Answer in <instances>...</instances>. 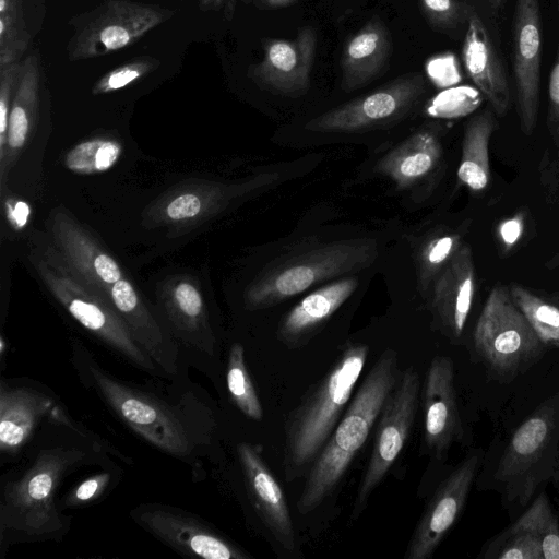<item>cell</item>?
<instances>
[{
  "label": "cell",
  "instance_id": "obj_17",
  "mask_svg": "<svg viewBox=\"0 0 559 559\" xmlns=\"http://www.w3.org/2000/svg\"><path fill=\"white\" fill-rule=\"evenodd\" d=\"M425 444L441 459L451 444L462 437L454 383V365L450 357L436 356L426 373L423 394Z\"/></svg>",
  "mask_w": 559,
  "mask_h": 559
},
{
  "label": "cell",
  "instance_id": "obj_16",
  "mask_svg": "<svg viewBox=\"0 0 559 559\" xmlns=\"http://www.w3.org/2000/svg\"><path fill=\"white\" fill-rule=\"evenodd\" d=\"M51 218L56 247L68 265L87 286L108 300L110 286L123 277L118 262L64 212H55Z\"/></svg>",
  "mask_w": 559,
  "mask_h": 559
},
{
  "label": "cell",
  "instance_id": "obj_1",
  "mask_svg": "<svg viewBox=\"0 0 559 559\" xmlns=\"http://www.w3.org/2000/svg\"><path fill=\"white\" fill-rule=\"evenodd\" d=\"M400 374L397 354L393 349L384 350L310 466L297 500L301 515L316 510L338 486L378 421Z\"/></svg>",
  "mask_w": 559,
  "mask_h": 559
},
{
  "label": "cell",
  "instance_id": "obj_10",
  "mask_svg": "<svg viewBox=\"0 0 559 559\" xmlns=\"http://www.w3.org/2000/svg\"><path fill=\"white\" fill-rule=\"evenodd\" d=\"M173 13L154 4L108 0L88 15L70 43L71 59H84L124 48Z\"/></svg>",
  "mask_w": 559,
  "mask_h": 559
},
{
  "label": "cell",
  "instance_id": "obj_26",
  "mask_svg": "<svg viewBox=\"0 0 559 559\" xmlns=\"http://www.w3.org/2000/svg\"><path fill=\"white\" fill-rule=\"evenodd\" d=\"M496 128L491 108L473 116L465 126L457 178L473 192L484 191L490 182L489 143Z\"/></svg>",
  "mask_w": 559,
  "mask_h": 559
},
{
  "label": "cell",
  "instance_id": "obj_13",
  "mask_svg": "<svg viewBox=\"0 0 559 559\" xmlns=\"http://www.w3.org/2000/svg\"><path fill=\"white\" fill-rule=\"evenodd\" d=\"M263 58L250 68L260 86L273 93L300 96L308 92L317 48L313 27H300L293 39L265 38Z\"/></svg>",
  "mask_w": 559,
  "mask_h": 559
},
{
  "label": "cell",
  "instance_id": "obj_2",
  "mask_svg": "<svg viewBox=\"0 0 559 559\" xmlns=\"http://www.w3.org/2000/svg\"><path fill=\"white\" fill-rule=\"evenodd\" d=\"M369 354L365 344L346 346L326 374L306 394L285 425L283 467L288 481L309 471L323 449L360 378Z\"/></svg>",
  "mask_w": 559,
  "mask_h": 559
},
{
  "label": "cell",
  "instance_id": "obj_51",
  "mask_svg": "<svg viewBox=\"0 0 559 559\" xmlns=\"http://www.w3.org/2000/svg\"><path fill=\"white\" fill-rule=\"evenodd\" d=\"M556 3H557L558 21H559V0H556Z\"/></svg>",
  "mask_w": 559,
  "mask_h": 559
},
{
  "label": "cell",
  "instance_id": "obj_33",
  "mask_svg": "<svg viewBox=\"0 0 559 559\" xmlns=\"http://www.w3.org/2000/svg\"><path fill=\"white\" fill-rule=\"evenodd\" d=\"M121 154V145L108 139H93L73 147L66 156L67 167L79 174L105 171Z\"/></svg>",
  "mask_w": 559,
  "mask_h": 559
},
{
  "label": "cell",
  "instance_id": "obj_14",
  "mask_svg": "<svg viewBox=\"0 0 559 559\" xmlns=\"http://www.w3.org/2000/svg\"><path fill=\"white\" fill-rule=\"evenodd\" d=\"M478 464L477 454L468 455L439 486L414 530L406 548V559H428L432 556L460 516Z\"/></svg>",
  "mask_w": 559,
  "mask_h": 559
},
{
  "label": "cell",
  "instance_id": "obj_32",
  "mask_svg": "<svg viewBox=\"0 0 559 559\" xmlns=\"http://www.w3.org/2000/svg\"><path fill=\"white\" fill-rule=\"evenodd\" d=\"M533 533L542 544L544 559H559V525L547 496L542 492L514 522Z\"/></svg>",
  "mask_w": 559,
  "mask_h": 559
},
{
  "label": "cell",
  "instance_id": "obj_49",
  "mask_svg": "<svg viewBox=\"0 0 559 559\" xmlns=\"http://www.w3.org/2000/svg\"><path fill=\"white\" fill-rule=\"evenodd\" d=\"M546 265H547L548 269H551V270L557 269V270H559V253H557L556 255L550 258Z\"/></svg>",
  "mask_w": 559,
  "mask_h": 559
},
{
  "label": "cell",
  "instance_id": "obj_5",
  "mask_svg": "<svg viewBox=\"0 0 559 559\" xmlns=\"http://www.w3.org/2000/svg\"><path fill=\"white\" fill-rule=\"evenodd\" d=\"M377 257L370 239L322 245L270 267L246 292L250 308H264L298 295L316 284L357 272Z\"/></svg>",
  "mask_w": 559,
  "mask_h": 559
},
{
  "label": "cell",
  "instance_id": "obj_31",
  "mask_svg": "<svg viewBox=\"0 0 559 559\" xmlns=\"http://www.w3.org/2000/svg\"><path fill=\"white\" fill-rule=\"evenodd\" d=\"M27 45L22 0H0V68L20 61Z\"/></svg>",
  "mask_w": 559,
  "mask_h": 559
},
{
  "label": "cell",
  "instance_id": "obj_39",
  "mask_svg": "<svg viewBox=\"0 0 559 559\" xmlns=\"http://www.w3.org/2000/svg\"><path fill=\"white\" fill-rule=\"evenodd\" d=\"M156 64V60L151 58L132 60L104 75L94 86V93L121 88L154 69Z\"/></svg>",
  "mask_w": 559,
  "mask_h": 559
},
{
  "label": "cell",
  "instance_id": "obj_4",
  "mask_svg": "<svg viewBox=\"0 0 559 559\" xmlns=\"http://www.w3.org/2000/svg\"><path fill=\"white\" fill-rule=\"evenodd\" d=\"M84 456L85 453L75 448L41 450L35 461L3 488L1 533L8 530L34 536L60 534L63 521L55 503L56 490L67 472Z\"/></svg>",
  "mask_w": 559,
  "mask_h": 559
},
{
  "label": "cell",
  "instance_id": "obj_42",
  "mask_svg": "<svg viewBox=\"0 0 559 559\" xmlns=\"http://www.w3.org/2000/svg\"><path fill=\"white\" fill-rule=\"evenodd\" d=\"M427 73L437 86L445 87L460 80L452 56L436 57L426 66Z\"/></svg>",
  "mask_w": 559,
  "mask_h": 559
},
{
  "label": "cell",
  "instance_id": "obj_46",
  "mask_svg": "<svg viewBox=\"0 0 559 559\" xmlns=\"http://www.w3.org/2000/svg\"><path fill=\"white\" fill-rule=\"evenodd\" d=\"M236 0H203L202 8L205 10L223 9L225 16L230 19L234 14Z\"/></svg>",
  "mask_w": 559,
  "mask_h": 559
},
{
  "label": "cell",
  "instance_id": "obj_35",
  "mask_svg": "<svg viewBox=\"0 0 559 559\" xmlns=\"http://www.w3.org/2000/svg\"><path fill=\"white\" fill-rule=\"evenodd\" d=\"M461 246V235L455 231H443L426 242L419 253V280L424 287L441 272Z\"/></svg>",
  "mask_w": 559,
  "mask_h": 559
},
{
  "label": "cell",
  "instance_id": "obj_38",
  "mask_svg": "<svg viewBox=\"0 0 559 559\" xmlns=\"http://www.w3.org/2000/svg\"><path fill=\"white\" fill-rule=\"evenodd\" d=\"M23 62L0 68V163L5 158L8 122L13 98L21 79Z\"/></svg>",
  "mask_w": 559,
  "mask_h": 559
},
{
  "label": "cell",
  "instance_id": "obj_15",
  "mask_svg": "<svg viewBox=\"0 0 559 559\" xmlns=\"http://www.w3.org/2000/svg\"><path fill=\"white\" fill-rule=\"evenodd\" d=\"M133 519L168 546L206 559H245L248 554L201 521L162 506L140 507Z\"/></svg>",
  "mask_w": 559,
  "mask_h": 559
},
{
  "label": "cell",
  "instance_id": "obj_11",
  "mask_svg": "<svg viewBox=\"0 0 559 559\" xmlns=\"http://www.w3.org/2000/svg\"><path fill=\"white\" fill-rule=\"evenodd\" d=\"M426 93L420 73L403 74L369 94L352 99L306 123L314 132H353L397 120Z\"/></svg>",
  "mask_w": 559,
  "mask_h": 559
},
{
  "label": "cell",
  "instance_id": "obj_40",
  "mask_svg": "<svg viewBox=\"0 0 559 559\" xmlns=\"http://www.w3.org/2000/svg\"><path fill=\"white\" fill-rule=\"evenodd\" d=\"M546 124L559 160V41L557 55L548 83V107Z\"/></svg>",
  "mask_w": 559,
  "mask_h": 559
},
{
  "label": "cell",
  "instance_id": "obj_37",
  "mask_svg": "<svg viewBox=\"0 0 559 559\" xmlns=\"http://www.w3.org/2000/svg\"><path fill=\"white\" fill-rule=\"evenodd\" d=\"M478 104V95L467 86L443 91L427 104L426 111L435 118H457L474 110Z\"/></svg>",
  "mask_w": 559,
  "mask_h": 559
},
{
  "label": "cell",
  "instance_id": "obj_45",
  "mask_svg": "<svg viewBox=\"0 0 559 559\" xmlns=\"http://www.w3.org/2000/svg\"><path fill=\"white\" fill-rule=\"evenodd\" d=\"M539 178L548 202H552L559 189V160L548 151L539 163Z\"/></svg>",
  "mask_w": 559,
  "mask_h": 559
},
{
  "label": "cell",
  "instance_id": "obj_29",
  "mask_svg": "<svg viewBox=\"0 0 559 559\" xmlns=\"http://www.w3.org/2000/svg\"><path fill=\"white\" fill-rule=\"evenodd\" d=\"M508 287L513 302L544 346L559 347V301L516 283Z\"/></svg>",
  "mask_w": 559,
  "mask_h": 559
},
{
  "label": "cell",
  "instance_id": "obj_47",
  "mask_svg": "<svg viewBox=\"0 0 559 559\" xmlns=\"http://www.w3.org/2000/svg\"><path fill=\"white\" fill-rule=\"evenodd\" d=\"M9 212L11 221L16 224V226L22 227L27 222L29 210L26 203L17 202Z\"/></svg>",
  "mask_w": 559,
  "mask_h": 559
},
{
  "label": "cell",
  "instance_id": "obj_22",
  "mask_svg": "<svg viewBox=\"0 0 559 559\" xmlns=\"http://www.w3.org/2000/svg\"><path fill=\"white\" fill-rule=\"evenodd\" d=\"M64 420L52 399L28 386H0V450L16 453L31 438L45 416Z\"/></svg>",
  "mask_w": 559,
  "mask_h": 559
},
{
  "label": "cell",
  "instance_id": "obj_6",
  "mask_svg": "<svg viewBox=\"0 0 559 559\" xmlns=\"http://www.w3.org/2000/svg\"><path fill=\"white\" fill-rule=\"evenodd\" d=\"M86 369L98 394L134 432L170 455L183 459L193 452L197 440L180 411L119 382L94 362Z\"/></svg>",
  "mask_w": 559,
  "mask_h": 559
},
{
  "label": "cell",
  "instance_id": "obj_24",
  "mask_svg": "<svg viewBox=\"0 0 559 559\" xmlns=\"http://www.w3.org/2000/svg\"><path fill=\"white\" fill-rule=\"evenodd\" d=\"M357 286L358 280L348 276L313 290L282 319L278 338L289 347L301 345L348 299Z\"/></svg>",
  "mask_w": 559,
  "mask_h": 559
},
{
  "label": "cell",
  "instance_id": "obj_12",
  "mask_svg": "<svg viewBox=\"0 0 559 559\" xmlns=\"http://www.w3.org/2000/svg\"><path fill=\"white\" fill-rule=\"evenodd\" d=\"M542 19L538 0H516L512 24L513 76L520 127L531 135L539 107Z\"/></svg>",
  "mask_w": 559,
  "mask_h": 559
},
{
  "label": "cell",
  "instance_id": "obj_23",
  "mask_svg": "<svg viewBox=\"0 0 559 559\" xmlns=\"http://www.w3.org/2000/svg\"><path fill=\"white\" fill-rule=\"evenodd\" d=\"M392 53V39L385 24L378 17L369 20L344 44L341 57V88L358 90L388 67Z\"/></svg>",
  "mask_w": 559,
  "mask_h": 559
},
{
  "label": "cell",
  "instance_id": "obj_41",
  "mask_svg": "<svg viewBox=\"0 0 559 559\" xmlns=\"http://www.w3.org/2000/svg\"><path fill=\"white\" fill-rule=\"evenodd\" d=\"M109 480L110 476L107 473L88 477L74 488L67 498L66 504L73 508L92 501L105 490Z\"/></svg>",
  "mask_w": 559,
  "mask_h": 559
},
{
  "label": "cell",
  "instance_id": "obj_21",
  "mask_svg": "<svg viewBox=\"0 0 559 559\" xmlns=\"http://www.w3.org/2000/svg\"><path fill=\"white\" fill-rule=\"evenodd\" d=\"M475 294V266L468 246L462 245L435 283L432 307L449 336L464 331Z\"/></svg>",
  "mask_w": 559,
  "mask_h": 559
},
{
  "label": "cell",
  "instance_id": "obj_43",
  "mask_svg": "<svg viewBox=\"0 0 559 559\" xmlns=\"http://www.w3.org/2000/svg\"><path fill=\"white\" fill-rule=\"evenodd\" d=\"M525 230V214L516 213L511 217L506 218L499 223L497 227V237L507 252L513 249L516 243L522 239Z\"/></svg>",
  "mask_w": 559,
  "mask_h": 559
},
{
  "label": "cell",
  "instance_id": "obj_50",
  "mask_svg": "<svg viewBox=\"0 0 559 559\" xmlns=\"http://www.w3.org/2000/svg\"><path fill=\"white\" fill-rule=\"evenodd\" d=\"M488 4L493 9L498 10L501 8L504 0H486Z\"/></svg>",
  "mask_w": 559,
  "mask_h": 559
},
{
  "label": "cell",
  "instance_id": "obj_48",
  "mask_svg": "<svg viewBox=\"0 0 559 559\" xmlns=\"http://www.w3.org/2000/svg\"><path fill=\"white\" fill-rule=\"evenodd\" d=\"M261 1L265 8L274 10V9H281V8H287L292 4H294L297 0H261Z\"/></svg>",
  "mask_w": 559,
  "mask_h": 559
},
{
  "label": "cell",
  "instance_id": "obj_25",
  "mask_svg": "<svg viewBox=\"0 0 559 559\" xmlns=\"http://www.w3.org/2000/svg\"><path fill=\"white\" fill-rule=\"evenodd\" d=\"M442 158V144L432 130H420L382 157L377 169L397 187L407 188L432 173Z\"/></svg>",
  "mask_w": 559,
  "mask_h": 559
},
{
  "label": "cell",
  "instance_id": "obj_3",
  "mask_svg": "<svg viewBox=\"0 0 559 559\" xmlns=\"http://www.w3.org/2000/svg\"><path fill=\"white\" fill-rule=\"evenodd\" d=\"M31 259L55 298L84 329L138 367L156 369L114 306L71 270L58 249L38 247Z\"/></svg>",
  "mask_w": 559,
  "mask_h": 559
},
{
  "label": "cell",
  "instance_id": "obj_7",
  "mask_svg": "<svg viewBox=\"0 0 559 559\" xmlns=\"http://www.w3.org/2000/svg\"><path fill=\"white\" fill-rule=\"evenodd\" d=\"M474 344L484 360L502 373L515 372L532 362L544 347L513 302L509 287L500 284L487 297L475 326Z\"/></svg>",
  "mask_w": 559,
  "mask_h": 559
},
{
  "label": "cell",
  "instance_id": "obj_19",
  "mask_svg": "<svg viewBox=\"0 0 559 559\" xmlns=\"http://www.w3.org/2000/svg\"><path fill=\"white\" fill-rule=\"evenodd\" d=\"M462 59L467 75L488 100L495 115L504 116L511 102L508 74L484 22L474 8L466 25Z\"/></svg>",
  "mask_w": 559,
  "mask_h": 559
},
{
  "label": "cell",
  "instance_id": "obj_8",
  "mask_svg": "<svg viewBox=\"0 0 559 559\" xmlns=\"http://www.w3.org/2000/svg\"><path fill=\"white\" fill-rule=\"evenodd\" d=\"M419 376L409 368L401 372L378 418L373 449L358 486L352 516L364 510L371 492L399 459L412 431L418 406Z\"/></svg>",
  "mask_w": 559,
  "mask_h": 559
},
{
  "label": "cell",
  "instance_id": "obj_34",
  "mask_svg": "<svg viewBox=\"0 0 559 559\" xmlns=\"http://www.w3.org/2000/svg\"><path fill=\"white\" fill-rule=\"evenodd\" d=\"M488 559H544L540 540L530 531L513 523L496 536L485 549Z\"/></svg>",
  "mask_w": 559,
  "mask_h": 559
},
{
  "label": "cell",
  "instance_id": "obj_27",
  "mask_svg": "<svg viewBox=\"0 0 559 559\" xmlns=\"http://www.w3.org/2000/svg\"><path fill=\"white\" fill-rule=\"evenodd\" d=\"M167 309L180 338L188 345L213 355L215 338L198 287L188 281L176 284L167 300Z\"/></svg>",
  "mask_w": 559,
  "mask_h": 559
},
{
  "label": "cell",
  "instance_id": "obj_18",
  "mask_svg": "<svg viewBox=\"0 0 559 559\" xmlns=\"http://www.w3.org/2000/svg\"><path fill=\"white\" fill-rule=\"evenodd\" d=\"M237 454L250 499L276 542L286 550L296 547V535L285 493L257 445L241 442Z\"/></svg>",
  "mask_w": 559,
  "mask_h": 559
},
{
  "label": "cell",
  "instance_id": "obj_30",
  "mask_svg": "<svg viewBox=\"0 0 559 559\" xmlns=\"http://www.w3.org/2000/svg\"><path fill=\"white\" fill-rule=\"evenodd\" d=\"M226 381L229 395L240 412L250 419L261 420L262 405L246 366L243 347L239 343L233 344L229 349Z\"/></svg>",
  "mask_w": 559,
  "mask_h": 559
},
{
  "label": "cell",
  "instance_id": "obj_28",
  "mask_svg": "<svg viewBox=\"0 0 559 559\" xmlns=\"http://www.w3.org/2000/svg\"><path fill=\"white\" fill-rule=\"evenodd\" d=\"M40 82L39 61L36 55H29L23 61L21 79L11 106L7 133V165L13 162L23 147L32 124L36 118ZM5 173V170H4Z\"/></svg>",
  "mask_w": 559,
  "mask_h": 559
},
{
  "label": "cell",
  "instance_id": "obj_9",
  "mask_svg": "<svg viewBox=\"0 0 559 559\" xmlns=\"http://www.w3.org/2000/svg\"><path fill=\"white\" fill-rule=\"evenodd\" d=\"M559 438V392L540 404L515 430L499 462L497 478L509 497L526 504L535 491V471Z\"/></svg>",
  "mask_w": 559,
  "mask_h": 559
},
{
  "label": "cell",
  "instance_id": "obj_44",
  "mask_svg": "<svg viewBox=\"0 0 559 559\" xmlns=\"http://www.w3.org/2000/svg\"><path fill=\"white\" fill-rule=\"evenodd\" d=\"M202 200L194 193H183L174 198L166 206V215L170 219H188L200 214Z\"/></svg>",
  "mask_w": 559,
  "mask_h": 559
},
{
  "label": "cell",
  "instance_id": "obj_20",
  "mask_svg": "<svg viewBox=\"0 0 559 559\" xmlns=\"http://www.w3.org/2000/svg\"><path fill=\"white\" fill-rule=\"evenodd\" d=\"M107 297L154 364L174 376L177 371V347L134 285L123 276L110 286Z\"/></svg>",
  "mask_w": 559,
  "mask_h": 559
},
{
  "label": "cell",
  "instance_id": "obj_36",
  "mask_svg": "<svg viewBox=\"0 0 559 559\" xmlns=\"http://www.w3.org/2000/svg\"><path fill=\"white\" fill-rule=\"evenodd\" d=\"M418 3L428 24L443 33L466 26L473 9L461 0H418Z\"/></svg>",
  "mask_w": 559,
  "mask_h": 559
}]
</instances>
